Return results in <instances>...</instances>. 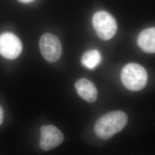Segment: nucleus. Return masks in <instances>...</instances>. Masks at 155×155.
I'll return each instance as SVG.
<instances>
[{"label":"nucleus","instance_id":"nucleus-10","mask_svg":"<svg viewBox=\"0 0 155 155\" xmlns=\"http://www.w3.org/2000/svg\"><path fill=\"white\" fill-rule=\"evenodd\" d=\"M4 119V111L2 107L0 105V126L2 124Z\"/></svg>","mask_w":155,"mask_h":155},{"label":"nucleus","instance_id":"nucleus-2","mask_svg":"<svg viewBox=\"0 0 155 155\" xmlns=\"http://www.w3.org/2000/svg\"><path fill=\"white\" fill-rule=\"evenodd\" d=\"M121 79L122 84L127 90L137 91L146 86L148 76L142 66L138 63H130L123 67Z\"/></svg>","mask_w":155,"mask_h":155},{"label":"nucleus","instance_id":"nucleus-5","mask_svg":"<svg viewBox=\"0 0 155 155\" xmlns=\"http://www.w3.org/2000/svg\"><path fill=\"white\" fill-rule=\"evenodd\" d=\"M21 42L15 34L4 32L0 35V55L10 60L16 59L22 51Z\"/></svg>","mask_w":155,"mask_h":155},{"label":"nucleus","instance_id":"nucleus-11","mask_svg":"<svg viewBox=\"0 0 155 155\" xmlns=\"http://www.w3.org/2000/svg\"><path fill=\"white\" fill-rule=\"evenodd\" d=\"M18 1H20L21 2H22V3L28 4V3H31V2H33L34 0H18Z\"/></svg>","mask_w":155,"mask_h":155},{"label":"nucleus","instance_id":"nucleus-1","mask_svg":"<svg viewBox=\"0 0 155 155\" xmlns=\"http://www.w3.org/2000/svg\"><path fill=\"white\" fill-rule=\"evenodd\" d=\"M128 118L122 111H113L101 117L94 126V132L98 137L110 139L120 132L127 124Z\"/></svg>","mask_w":155,"mask_h":155},{"label":"nucleus","instance_id":"nucleus-7","mask_svg":"<svg viewBox=\"0 0 155 155\" xmlns=\"http://www.w3.org/2000/svg\"><path fill=\"white\" fill-rule=\"evenodd\" d=\"M75 87L78 95L89 102H94L98 98V90L95 86L86 78L78 80L75 84Z\"/></svg>","mask_w":155,"mask_h":155},{"label":"nucleus","instance_id":"nucleus-9","mask_svg":"<svg viewBox=\"0 0 155 155\" xmlns=\"http://www.w3.org/2000/svg\"><path fill=\"white\" fill-rule=\"evenodd\" d=\"M102 61V56L97 50H90L84 53L81 61L84 66L93 70L98 66Z\"/></svg>","mask_w":155,"mask_h":155},{"label":"nucleus","instance_id":"nucleus-3","mask_svg":"<svg viewBox=\"0 0 155 155\" xmlns=\"http://www.w3.org/2000/svg\"><path fill=\"white\" fill-rule=\"evenodd\" d=\"M93 25L100 39L109 40L116 35L117 25L115 18L108 12L98 11L93 17Z\"/></svg>","mask_w":155,"mask_h":155},{"label":"nucleus","instance_id":"nucleus-8","mask_svg":"<svg viewBox=\"0 0 155 155\" xmlns=\"http://www.w3.org/2000/svg\"><path fill=\"white\" fill-rule=\"evenodd\" d=\"M137 44L144 52L150 54L155 53V27L147 28L141 31L137 38Z\"/></svg>","mask_w":155,"mask_h":155},{"label":"nucleus","instance_id":"nucleus-6","mask_svg":"<svg viewBox=\"0 0 155 155\" xmlns=\"http://www.w3.org/2000/svg\"><path fill=\"white\" fill-rule=\"evenodd\" d=\"M41 137L39 145L41 150L49 151L59 146L64 137L61 131L54 125H43L40 129Z\"/></svg>","mask_w":155,"mask_h":155},{"label":"nucleus","instance_id":"nucleus-4","mask_svg":"<svg viewBox=\"0 0 155 155\" xmlns=\"http://www.w3.org/2000/svg\"><path fill=\"white\" fill-rule=\"evenodd\" d=\"M39 47L41 55L47 61H58L61 55L62 47L59 39L55 35L45 33L39 40Z\"/></svg>","mask_w":155,"mask_h":155}]
</instances>
